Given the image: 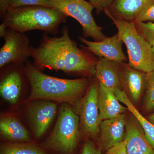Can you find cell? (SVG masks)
<instances>
[{
    "label": "cell",
    "instance_id": "6da1fadb",
    "mask_svg": "<svg viewBox=\"0 0 154 154\" xmlns=\"http://www.w3.org/2000/svg\"><path fill=\"white\" fill-rule=\"evenodd\" d=\"M61 33L59 37H50L44 33L38 47L30 46V56L34 61L33 66L41 71L48 69L67 74L95 77L98 58L84 48L77 46L70 37L66 25L63 26Z\"/></svg>",
    "mask_w": 154,
    "mask_h": 154
},
{
    "label": "cell",
    "instance_id": "7a4b0ae2",
    "mask_svg": "<svg viewBox=\"0 0 154 154\" xmlns=\"http://www.w3.org/2000/svg\"><path fill=\"white\" fill-rule=\"evenodd\" d=\"M25 71L30 88L26 103L47 100L74 105L88 91L91 83L87 78L67 79L45 74L29 60L25 63Z\"/></svg>",
    "mask_w": 154,
    "mask_h": 154
},
{
    "label": "cell",
    "instance_id": "3957f363",
    "mask_svg": "<svg viewBox=\"0 0 154 154\" xmlns=\"http://www.w3.org/2000/svg\"><path fill=\"white\" fill-rule=\"evenodd\" d=\"M67 17L55 8L24 6L10 8L1 20L5 28L22 33L39 30L56 35L60 25L66 22Z\"/></svg>",
    "mask_w": 154,
    "mask_h": 154
},
{
    "label": "cell",
    "instance_id": "277c9868",
    "mask_svg": "<svg viewBox=\"0 0 154 154\" xmlns=\"http://www.w3.org/2000/svg\"><path fill=\"white\" fill-rule=\"evenodd\" d=\"M118 30L117 34L125 45L130 66L136 69L149 73L154 69V53L152 46L138 32L134 21L117 19L104 10Z\"/></svg>",
    "mask_w": 154,
    "mask_h": 154
},
{
    "label": "cell",
    "instance_id": "5b68a950",
    "mask_svg": "<svg viewBox=\"0 0 154 154\" xmlns=\"http://www.w3.org/2000/svg\"><path fill=\"white\" fill-rule=\"evenodd\" d=\"M80 119L69 104L63 103L51 133L40 145L59 154H73L78 140Z\"/></svg>",
    "mask_w": 154,
    "mask_h": 154
},
{
    "label": "cell",
    "instance_id": "8992f818",
    "mask_svg": "<svg viewBox=\"0 0 154 154\" xmlns=\"http://www.w3.org/2000/svg\"><path fill=\"white\" fill-rule=\"evenodd\" d=\"M54 8L61 11L67 17L76 20L82 29L85 38L91 37L94 41H102L107 36L102 28L97 25L92 15L94 6L86 0H48Z\"/></svg>",
    "mask_w": 154,
    "mask_h": 154
},
{
    "label": "cell",
    "instance_id": "52a82bcc",
    "mask_svg": "<svg viewBox=\"0 0 154 154\" xmlns=\"http://www.w3.org/2000/svg\"><path fill=\"white\" fill-rule=\"evenodd\" d=\"M5 43L0 49V68L11 63H25L30 56V40L25 33L0 25Z\"/></svg>",
    "mask_w": 154,
    "mask_h": 154
},
{
    "label": "cell",
    "instance_id": "ba28073f",
    "mask_svg": "<svg viewBox=\"0 0 154 154\" xmlns=\"http://www.w3.org/2000/svg\"><path fill=\"white\" fill-rule=\"evenodd\" d=\"M99 82L96 77L90 84L87 93L74 106L79 115L83 131L87 135L96 137L100 132L101 120L98 104Z\"/></svg>",
    "mask_w": 154,
    "mask_h": 154
},
{
    "label": "cell",
    "instance_id": "9c48e42d",
    "mask_svg": "<svg viewBox=\"0 0 154 154\" xmlns=\"http://www.w3.org/2000/svg\"><path fill=\"white\" fill-rule=\"evenodd\" d=\"M1 69V96L6 102L14 105L19 101L27 78L25 63L9 64Z\"/></svg>",
    "mask_w": 154,
    "mask_h": 154
},
{
    "label": "cell",
    "instance_id": "30bf717a",
    "mask_svg": "<svg viewBox=\"0 0 154 154\" xmlns=\"http://www.w3.org/2000/svg\"><path fill=\"white\" fill-rule=\"evenodd\" d=\"M27 113L36 139L47 131L57 112L56 102L47 100H38L28 102Z\"/></svg>",
    "mask_w": 154,
    "mask_h": 154
},
{
    "label": "cell",
    "instance_id": "8fae6325",
    "mask_svg": "<svg viewBox=\"0 0 154 154\" xmlns=\"http://www.w3.org/2000/svg\"><path fill=\"white\" fill-rule=\"evenodd\" d=\"M78 39L85 45V46L81 45V47L85 48L96 56L119 63L127 61V58L122 50L123 41L117 33L111 37H106L100 41H90L81 36H79Z\"/></svg>",
    "mask_w": 154,
    "mask_h": 154
},
{
    "label": "cell",
    "instance_id": "7c38bea8",
    "mask_svg": "<svg viewBox=\"0 0 154 154\" xmlns=\"http://www.w3.org/2000/svg\"><path fill=\"white\" fill-rule=\"evenodd\" d=\"M119 78L122 88L128 93L131 99L137 102L140 99L148 84V73L136 69L128 63H120Z\"/></svg>",
    "mask_w": 154,
    "mask_h": 154
},
{
    "label": "cell",
    "instance_id": "4fadbf2b",
    "mask_svg": "<svg viewBox=\"0 0 154 154\" xmlns=\"http://www.w3.org/2000/svg\"><path fill=\"white\" fill-rule=\"evenodd\" d=\"M126 123L125 115L123 114L102 120L99 133L101 144L103 148L107 150L124 140Z\"/></svg>",
    "mask_w": 154,
    "mask_h": 154
},
{
    "label": "cell",
    "instance_id": "5bb4252c",
    "mask_svg": "<svg viewBox=\"0 0 154 154\" xmlns=\"http://www.w3.org/2000/svg\"><path fill=\"white\" fill-rule=\"evenodd\" d=\"M140 127L134 122H127L125 140L128 154H154V149Z\"/></svg>",
    "mask_w": 154,
    "mask_h": 154
},
{
    "label": "cell",
    "instance_id": "9a60e30c",
    "mask_svg": "<svg viewBox=\"0 0 154 154\" xmlns=\"http://www.w3.org/2000/svg\"><path fill=\"white\" fill-rule=\"evenodd\" d=\"M120 102L114 90L99 83L98 104L102 121L123 114L127 108L122 105Z\"/></svg>",
    "mask_w": 154,
    "mask_h": 154
},
{
    "label": "cell",
    "instance_id": "2e32d148",
    "mask_svg": "<svg viewBox=\"0 0 154 154\" xmlns=\"http://www.w3.org/2000/svg\"><path fill=\"white\" fill-rule=\"evenodd\" d=\"M0 135L5 142H31L30 135L26 128L18 119L11 116L1 117Z\"/></svg>",
    "mask_w": 154,
    "mask_h": 154
},
{
    "label": "cell",
    "instance_id": "e0dca14e",
    "mask_svg": "<svg viewBox=\"0 0 154 154\" xmlns=\"http://www.w3.org/2000/svg\"><path fill=\"white\" fill-rule=\"evenodd\" d=\"M120 63L105 58H98L95 77L99 84L113 90L122 89L119 75Z\"/></svg>",
    "mask_w": 154,
    "mask_h": 154
},
{
    "label": "cell",
    "instance_id": "ac0fdd59",
    "mask_svg": "<svg viewBox=\"0 0 154 154\" xmlns=\"http://www.w3.org/2000/svg\"><path fill=\"white\" fill-rule=\"evenodd\" d=\"M114 91L119 100L124 104L127 110L134 116L138 123H139L143 130L147 140L154 149V125L140 113L124 90L120 88H116Z\"/></svg>",
    "mask_w": 154,
    "mask_h": 154
},
{
    "label": "cell",
    "instance_id": "d6986e66",
    "mask_svg": "<svg viewBox=\"0 0 154 154\" xmlns=\"http://www.w3.org/2000/svg\"><path fill=\"white\" fill-rule=\"evenodd\" d=\"M149 0H115L110 14L117 19L134 21L137 13Z\"/></svg>",
    "mask_w": 154,
    "mask_h": 154
},
{
    "label": "cell",
    "instance_id": "ffe728a7",
    "mask_svg": "<svg viewBox=\"0 0 154 154\" xmlns=\"http://www.w3.org/2000/svg\"><path fill=\"white\" fill-rule=\"evenodd\" d=\"M47 150L31 142H5L0 146V154H48Z\"/></svg>",
    "mask_w": 154,
    "mask_h": 154
},
{
    "label": "cell",
    "instance_id": "44dd1931",
    "mask_svg": "<svg viewBox=\"0 0 154 154\" xmlns=\"http://www.w3.org/2000/svg\"><path fill=\"white\" fill-rule=\"evenodd\" d=\"M144 108L147 112L154 110V69L148 73V84Z\"/></svg>",
    "mask_w": 154,
    "mask_h": 154
},
{
    "label": "cell",
    "instance_id": "7402d4cb",
    "mask_svg": "<svg viewBox=\"0 0 154 154\" xmlns=\"http://www.w3.org/2000/svg\"><path fill=\"white\" fill-rule=\"evenodd\" d=\"M138 32L152 46L154 45V23L134 21Z\"/></svg>",
    "mask_w": 154,
    "mask_h": 154
},
{
    "label": "cell",
    "instance_id": "603a6c76",
    "mask_svg": "<svg viewBox=\"0 0 154 154\" xmlns=\"http://www.w3.org/2000/svg\"><path fill=\"white\" fill-rule=\"evenodd\" d=\"M134 22H146L154 21V0H149L137 14Z\"/></svg>",
    "mask_w": 154,
    "mask_h": 154
},
{
    "label": "cell",
    "instance_id": "cb8c5ba5",
    "mask_svg": "<svg viewBox=\"0 0 154 154\" xmlns=\"http://www.w3.org/2000/svg\"><path fill=\"white\" fill-rule=\"evenodd\" d=\"M24 6H40L54 8L48 0H12L11 8H19Z\"/></svg>",
    "mask_w": 154,
    "mask_h": 154
},
{
    "label": "cell",
    "instance_id": "d4e9b609",
    "mask_svg": "<svg viewBox=\"0 0 154 154\" xmlns=\"http://www.w3.org/2000/svg\"><path fill=\"white\" fill-rule=\"evenodd\" d=\"M115 0H89L98 12H100L110 7Z\"/></svg>",
    "mask_w": 154,
    "mask_h": 154
},
{
    "label": "cell",
    "instance_id": "484cf974",
    "mask_svg": "<svg viewBox=\"0 0 154 154\" xmlns=\"http://www.w3.org/2000/svg\"><path fill=\"white\" fill-rule=\"evenodd\" d=\"M82 154H102L92 142L88 140L83 146Z\"/></svg>",
    "mask_w": 154,
    "mask_h": 154
},
{
    "label": "cell",
    "instance_id": "4316f807",
    "mask_svg": "<svg viewBox=\"0 0 154 154\" xmlns=\"http://www.w3.org/2000/svg\"><path fill=\"white\" fill-rule=\"evenodd\" d=\"M105 154H128L125 147V140L121 143L108 149Z\"/></svg>",
    "mask_w": 154,
    "mask_h": 154
},
{
    "label": "cell",
    "instance_id": "83f0119b",
    "mask_svg": "<svg viewBox=\"0 0 154 154\" xmlns=\"http://www.w3.org/2000/svg\"><path fill=\"white\" fill-rule=\"evenodd\" d=\"M12 0H0V16L3 18L11 7Z\"/></svg>",
    "mask_w": 154,
    "mask_h": 154
},
{
    "label": "cell",
    "instance_id": "f1b7e54d",
    "mask_svg": "<svg viewBox=\"0 0 154 154\" xmlns=\"http://www.w3.org/2000/svg\"><path fill=\"white\" fill-rule=\"evenodd\" d=\"M148 119L154 125V113L152 114L151 115L149 116L148 118Z\"/></svg>",
    "mask_w": 154,
    "mask_h": 154
},
{
    "label": "cell",
    "instance_id": "f546056e",
    "mask_svg": "<svg viewBox=\"0 0 154 154\" xmlns=\"http://www.w3.org/2000/svg\"><path fill=\"white\" fill-rule=\"evenodd\" d=\"M152 50L154 53V45H153V46H152Z\"/></svg>",
    "mask_w": 154,
    "mask_h": 154
}]
</instances>
